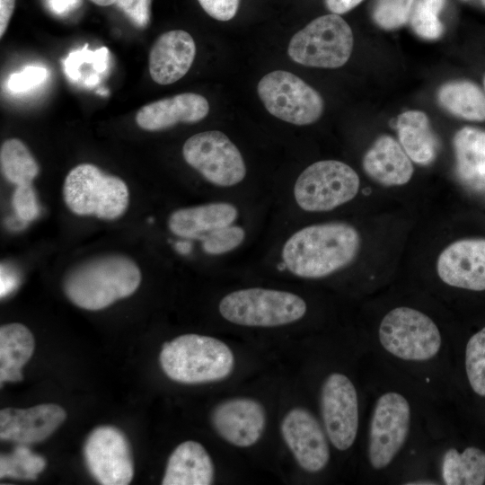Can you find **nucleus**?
I'll use <instances>...</instances> for the list:
<instances>
[{
	"instance_id": "c85d7f7f",
	"label": "nucleus",
	"mask_w": 485,
	"mask_h": 485,
	"mask_svg": "<svg viewBox=\"0 0 485 485\" xmlns=\"http://www.w3.org/2000/svg\"><path fill=\"white\" fill-rule=\"evenodd\" d=\"M46 460L26 446L18 444L8 454H1L0 477L20 480H35L45 469Z\"/></svg>"
},
{
	"instance_id": "423d86ee",
	"label": "nucleus",
	"mask_w": 485,
	"mask_h": 485,
	"mask_svg": "<svg viewBox=\"0 0 485 485\" xmlns=\"http://www.w3.org/2000/svg\"><path fill=\"white\" fill-rule=\"evenodd\" d=\"M353 33L339 14L317 17L291 39L287 53L295 62L312 67L337 68L349 59Z\"/></svg>"
},
{
	"instance_id": "9d476101",
	"label": "nucleus",
	"mask_w": 485,
	"mask_h": 485,
	"mask_svg": "<svg viewBox=\"0 0 485 485\" xmlns=\"http://www.w3.org/2000/svg\"><path fill=\"white\" fill-rule=\"evenodd\" d=\"M186 163L218 187L237 185L246 176V165L237 146L223 132L197 133L182 147Z\"/></svg>"
},
{
	"instance_id": "f3484780",
	"label": "nucleus",
	"mask_w": 485,
	"mask_h": 485,
	"mask_svg": "<svg viewBox=\"0 0 485 485\" xmlns=\"http://www.w3.org/2000/svg\"><path fill=\"white\" fill-rule=\"evenodd\" d=\"M66 418L65 410L54 403L28 409L5 408L0 411V437L26 445L40 443L50 436Z\"/></svg>"
},
{
	"instance_id": "2f4dec72",
	"label": "nucleus",
	"mask_w": 485,
	"mask_h": 485,
	"mask_svg": "<svg viewBox=\"0 0 485 485\" xmlns=\"http://www.w3.org/2000/svg\"><path fill=\"white\" fill-rule=\"evenodd\" d=\"M414 2L415 0H376L373 19L383 29L399 28L410 20Z\"/></svg>"
},
{
	"instance_id": "aec40b11",
	"label": "nucleus",
	"mask_w": 485,
	"mask_h": 485,
	"mask_svg": "<svg viewBox=\"0 0 485 485\" xmlns=\"http://www.w3.org/2000/svg\"><path fill=\"white\" fill-rule=\"evenodd\" d=\"M365 172L375 182L401 186L410 181L413 165L402 146L390 136L379 137L363 157Z\"/></svg>"
},
{
	"instance_id": "a19ab883",
	"label": "nucleus",
	"mask_w": 485,
	"mask_h": 485,
	"mask_svg": "<svg viewBox=\"0 0 485 485\" xmlns=\"http://www.w3.org/2000/svg\"><path fill=\"white\" fill-rule=\"evenodd\" d=\"M17 284L16 278L5 271L1 272V297L7 295Z\"/></svg>"
},
{
	"instance_id": "c9c22d12",
	"label": "nucleus",
	"mask_w": 485,
	"mask_h": 485,
	"mask_svg": "<svg viewBox=\"0 0 485 485\" xmlns=\"http://www.w3.org/2000/svg\"><path fill=\"white\" fill-rule=\"evenodd\" d=\"M203 10L212 18L226 22L233 19L241 0H198Z\"/></svg>"
},
{
	"instance_id": "c756f323",
	"label": "nucleus",
	"mask_w": 485,
	"mask_h": 485,
	"mask_svg": "<svg viewBox=\"0 0 485 485\" xmlns=\"http://www.w3.org/2000/svg\"><path fill=\"white\" fill-rule=\"evenodd\" d=\"M445 0H417L410 22L414 32L421 38L435 40L441 36L444 28L438 18Z\"/></svg>"
},
{
	"instance_id": "9b49d317",
	"label": "nucleus",
	"mask_w": 485,
	"mask_h": 485,
	"mask_svg": "<svg viewBox=\"0 0 485 485\" xmlns=\"http://www.w3.org/2000/svg\"><path fill=\"white\" fill-rule=\"evenodd\" d=\"M410 423V408L403 395L389 392L377 399L368 439V457L374 469L381 470L391 463L407 439Z\"/></svg>"
},
{
	"instance_id": "39448f33",
	"label": "nucleus",
	"mask_w": 485,
	"mask_h": 485,
	"mask_svg": "<svg viewBox=\"0 0 485 485\" xmlns=\"http://www.w3.org/2000/svg\"><path fill=\"white\" fill-rule=\"evenodd\" d=\"M218 309L224 319L237 325L276 327L300 320L307 307L304 300L294 293L250 287L225 295Z\"/></svg>"
},
{
	"instance_id": "6e6552de",
	"label": "nucleus",
	"mask_w": 485,
	"mask_h": 485,
	"mask_svg": "<svg viewBox=\"0 0 485 485\" xmlns=\"http://www.w3.org/2000/svg\"><path fill=\"white\" fill-rule=\"evenodd\" d=\"M378 335L387 352L404 360L430 359L441 347V335L433 320L406 306L396 307L385 314Z\"/></svg>"
},
{
	"instance_id": "b1692460",
	"label": "nucleus",
	"mask_w": 485,
	"mask_h": 485,
	"mask_svg": "<svg viewBox=\"0 0 485 485\" xmlns=\"http://www.w3.org/2000/svg\"><path fill=\"white\" fill-rule=\"evenodd\" d=\"M35 347L31 331L22 323L13 322L0 328V381L22 380V366L31 357Z\"/></svg>"
},
{
	"instance_id": "412c9836",
	"label": "nucleus",
	"mask_w": 485,
	"mask_h": 485,
	"mask_svg": "<svg viewBox=\"0 0 485 485\" xmlns=\"http://www.w3.org/2000/svg\"><path fill=\"white\" fill-rule=\"evenodd\" d=\"M237 217L234 204L211 202L173 211L168 218V228L177 236L200 240L215 229L233 225Z\"/></svg>"
},
{
	"instance_id": "2eb2a0df",
	"label": "nucleus",
	"mask_w": 485,
	"mask_h": 485,
	"mask_svg": "<svg viewBox=\"0 0 485 485\" xmlns=\"http://www.w3.org/2000/svg\"><path fill=\"white\" fill-rule=\"evenodd\" d=\"M436 271L451 287L485 290V239H462L449 244L438 256Z\"/></svg>"
},
{
	"instance_id": "4be33fe9",
	"label": "nucleus",
	"mask_w": 485,
	"mask_h": 485,
	"mask_svg": "<svg viewBox=\"0 0 485 485\" xmlns=\"http://www.w3.org/2000/svg\"><path fill=\"white\" fill-rule=\"evenodd\" d=\"M214 464L204 446L192 440L180 444L171 454L163 485H209L214 481Z\"/></svg>"
},
{
	"instance_id": "5701e85b",
	"label": "nucleus",
	"mask_w": 485,
	"mask_h": 485,
	"mask_svg": "<svg viewBox=\"0 0 485 485\" xmlns=\"http://www.w3.org/2000/svg\"><path fill=\"white\" fill-rule=\"evenodd\" d=\"M456 170L461 181L476 190L485 189V130L465 127L454 137Z\"/></svg>"
},
{
	"instance_id": "79ce46f5",
	"label": "nucleus",
	"mask_w": 485,
	"mask_h": 485,
	"mask_svg": "<svg viewBox=\"0 0 485 485\" xmlns=\"http://www.w3.org/2000/svg\"><path fill=\"white\" fill-rule=\"evenodd\" d=\"M93 4L100 5V6H109L117 2V0H90Z\"/></svg>"
},
{
	"instance_id": "4c0bfd02",
	"label": "nucleus",
	"mask_w": 485,
	"mask_h": 485,
	"mask_svg": "<svg viewBox=\"0 0 485 485\" xmlns=\"http://www.w3.org/2000/svg\"><path fill=\"white\" fill-rule=\"evenodd\" d=\"M46 6L53 13L65 15L76 9L81 0H44Z\"/></svg>"
},
{
	"instance_id": "7ed1b4c3",
	"label": "nucleus",
	"mask_w": 485,
	"mask_h": 485,
	"mask_svg": "<svg viewBox=\"0 0 485 485\" xmlns=\"http://www.w3.org/2000/svg\"><path fill=\"white\" fill-rule=\"evenodd\" d=\"M164 374L182 384H203L226 378L234 356L222 340L199 334H184L165 342L160 352Z\"/></svg>"
},
{
	"instance_id": "e433bc0d",
	"label": "nucleus",
	"mask_w": 485,
	"mask_h": 485,
	"mask_svg": "<svg viewBox=\"0 0 485 485\" xmlns=\"http://www.w3.org/2000/svg\"><path fill=\"white\" fill-rule=\"evenodd\" d=\"M116 3L137 23L147 22L150 0H117Z\"/></svg>"
},
{
	"instance_id": "4468645a",
	"label": "nucleus",
	"mask_w": 485,
	"mask_h": 485,
	"mask_svg": "<svg viewBox=\"0 0 485 485\" xmlns=\"http://www.w3.org/2000/svg\"><path fill=\"white\" fill-rule=\"evenodd\" d=\"M281 434L301 468L308 472L322 471L330 460L324 431L317 419L304 408H294L283 418Z\"/></svg>"
},
{
	"instance_id": "dca6fc26",
	"label": "nucleus",
	"mask_w": 485,
	"mask_h": 485,
	"mask_svg": "<svg viewBox=\"0 0 485 485\" xmlns=\"http://www.w3.org/2000/svg\"><path fill=\"white\" fill-rule=\"evenodd\" d=\"M212 425L225 441L248 447L261 437L266 426L263 406L250 398H233L217 404L212 411Z\"/></svg>"
},
{
	"instance_id": "37998d69",
	"label": "nucleus",
	"mask_w": 485,
	"mask_h": 485,
	"mask_svg": "<svg viewBox=\"0 0 485 485\" xmlns=\"http://www.w3.org/2000/svg\"><path fill=\"white\" fill-rule=\"evenodd\" d=\"M481 3L485 5V0H481Z\"/></svg>"
},
{
	"instance_id": "c03bdc74",
	"label": "nucleus",
	"mask_w": 485,
	"mask_h": 485,
	"mask_svg": "<svg viewBox=\"0 0 485 485\" xmlns=\"http://www.w3.org/2000/svg\"><path fill=\"white\" fill-rule=\"evenodd\" d=\"M483 84H484V88H485V76H484Z\"/></svg>"
},
{
	"instance_id": "1a4fd4ad",
	"label": "nucleus",
	"mask_w": 485,
	"mask_h": 485,
	"mask_svg": "<svg viewBox=\"0 0 485 485\" xmlns=\"http://www.w3.org/2000/svg\"><path fill=\"white\" fill-rule=\"evenodd\" d=\"M257 92L271 115L294 125L312 124L323 111L321 94L287 71L275 70L264 75L258 84Z\"/></svg>"
},
{
	"instance_id": "7c9ffc66",
	"label": "nucleus",
	"mask_w": 485,
	"mask_h": 485,
	"mask_svg": "<svg viewBox=\"0 0 485 485\" xmlns=\"http://www.w3.org/2000/svg\"><path fill=\"white\" fill-rule=\"evenodd\" d=\"M465 370L473 392L485 397V327L472 335L467 342Z\"/></svg>"
},
{
	"instance_id": "ddd939ff",
	"label": "nucleus",
	"mask_w": 485,
	"mask_h": 485,
	"mask_svg": "<svg viewBox=\"0 0 485 485\" xmlns=\"http://www.w3.org/2000/svg\"><path fill=\"white\" fill-rule=\"evenodd\" d=\"M321 412L325 431L340 451L355 442L358 428V401L356 388L348 376L332 373L321 392Z\"/></svg>"
},
{
	"instance_id": "20e7f679",
	"label": "nucleus",
	"mask_w": 485,
	"mask_h": 485,
	"mask_svg": "<svg viewBox=\"0 0 485 485\" xmlns=\"http://www.w3.org/2000/svg\"><path fill=\"white\" fill-rule=\"evenodd\" d=\"M63 198L75 215L113 220L127 210L129 191L119 177L107 174L94 164L81 163L67 173Z\"/></svg>"
},
{
	"instance_id": "0eeeda50",
	"label": "nucleus",
	"mask_w": 485,
	"mask_h": 485,
	"mask_svg": "<svg viewBox=\"0 0 485 485\" xmlns=\"http://www.w3.org/2000/svg\"><path fill=\"white\" fill-rule=\"evenodd\" d=\"M360 180L347 163L323 160L312 163L298 176L294 186L296 204L307 212L332 210L357 194Z\"/></svg>"
},
{
	"instance_id": "f257e3e1",
	"label": "nucleus",
	"mask_w": 485,
	"mask_h": 485,
	"mask_svg": "<svg viewBox=\"0 0 485 485\" xmlns=\"http://www.w3.org/2000/svg\"><path fill=\"white\" fill-rule=\"evenodd\" d=\"M361 245L358 231L344 222L305 226L285 242L281 257L285 267L304 278L327 277L350 264Z\"/></svg>"
},
{
	"instance_id": "ea45409f",
	"label": "nucleus",
	"mask_w": 485,
	"mask_h": 485,
	"mask_svg": "<svg viewBox=\"0 0 485 485\" xmlns=\"http://www.w3.org/2000/svg\"><path fill=\"white\" fill-rule=\"evenodd\" d=\"M15 0H0V37L2 38L8 27L13 13Z\"/></svg>"
},
{
	"instance_id": "72a5a7b5",
	"label": "nucleus",
	"mask_w": 485,
	"mask_h": 485,
	"mask_svg": "<svg viewBox=\"0 0 485 485\" xmlns=\"http://www.w3.org/2000/svg\"><path fill=\"white\" fill-rule=\"evenodd\" d=\"M12 206L22 221H31L38 216L40 206L31 183L16 185L12 196Z\"/></svg>"
},
{
	"instance_id": "bb28decb",
	"label": "nucleus",
	"mask_w": 485,
	"mask_h": 485,
	"mask_svg": "<svg viewBox=\"0 0 485 485\" xmlns=\"http://www.w3.org/2000/svg\"><path fill=\"white\" fill-rule=\"evenodd\" d=\"M437 99L443 108L458 118L485 120V93L474 83L449 82L440 87Z\"/></svg>"
},
{
	"instance_id": "cd10ccee",
	"label": "nucleus",
	"mask_w": 485,
	"mask_h": 485,
	"mask_svg": "<svg viewBox=\"0 0 485 485\" xmlns=\"http://www.w3.org/2000/svg\"><path fill=\"white\" fill-rule=\"evenodd\" d=\"M0 165L4 177L15 185L31 183L40 172L37 161L18 138H10L2 144Z\"/></svg>"
},
{
	"instance_id": "f8f14e48",
	"label": "nucleus",
	"mask_w": 485,
	"mask_h": 485,
	"mask_svg": "<svg viewBox=\"0 0 485 485\" xmlns=\"http://www.w3.org/2000/svg\"><path fill=\"white\" fill-rule=\"evenodd\" d=\"M84 458L91 475L102 485H127L134 463L127 436L113 426L95 428L84 445Z\"/></svg>"
},
{
	"instance_id": "473e14b6",
	"label": "nucleus",
	"mask_w": 485,
	"mask_h": 485,
	"mask_svg": "<svg viewBox=\"0 0 485 485\" xmlns=\"http://www.w3.org/2000/svg\"><path fill=\"white\" fill-rule=\"evenodd\" d=\"M245 238V231L239 225H227L211 231L203 236L201 246L210 255H221L236 249Z\"/></svg>"
},
{
	"instance_id": "a878e982",
	"label": "nucleus",
	"mask_w": 485,
	"mask_h": 485,
	"mask_svg": "<svg viewBox=\"0 0 485 485\" xmlns=\"http://www.w3.org/2000/svg\"><path fill=\"white\" fill-rule=\"evenodd\" d=\"M442 478L447 485H482L485 483V452L475 446L459 452L445 451L442 459Z\"/></svg>"
},
{
	"instance_id": "a211bd4d",
	"label": "nucleus",
	"mask_w": 485,
	"mask_h": 485,
	"mask_svg": "<svg viewBox=\"0 0 485 485\" xmlns=\"http://www.w3.org/2000/svg\"><path fill=\"white\" fill-rule=\"evenodd\" d=\"M196 44L187 31L173 30L161 34L148 56L152 79L158 84H171L182 78L192 66Z\"/></svg>"
},
{
	"instance_id": "6ab92c4d",
	"label": "nucleus",
	"mask_w": 485,
	"mask_h": 485,
	"mask_svg": "<svg viewBox=\"0 0 485 485\" xmlns=\"http://www.w3.org/2000/svg\"><path fill=\"white\" fill-rule=\"evenodd\" d=\"M209 112L207 100L198 93H183L146 104L136 114L137 126L147 131H160L178 123H196Z\"/></svg>"
},
{
	"instance_id": "f03ea898",
	"label": "nucleus",
	"mask_w": 485,
	"mask_h": 485,
	"mask_svg": "<svg viewBox=\"0 0 485 485\" xmlns=\"http://www.w3.org/2000/svg\"><path fill=\"white\" fill-rule=\"evenodd\" d=\"M140 282V269L131 259L110 254L71 269L64 278L63 290L76 306L96 311L131 295Z\"/></svg>"
},
{
	"instance_id": "f704fd0d",
	"label": "nucleus",
	"mask_w": 485,
	"mask_h": 485,
	"mask_svg": "<svg viewBox=\"0 0 485 485\" xmlns=\"http://www.w3.org/2000/svg\"><path fill=\"white\" fill-rule=\"evenodd\" d=\"M48 71L40 66H27L19 73L10 75L7 84L9 89L14 93L28 91L47 78Z\"/></svg>"
},
{
	"instance_id": "393cba45",
	"label": "nucleus",
	"mask_w": 485,
	"mask_h": 485,
	"mask_svg": "<svg viewBox=\"0 0 485 485\" xmlns=\"http://www.w3.org/2000/svg\"><path fill=\"white\" fill-rule=\"evenodd\" d=\"M396 128L400 144L418 164H429L436 154V140L428 116L419 110H408L399 115Z\"/></svg>"
},
{
	"instance_id": "58836bf2",
	"label": "nucleus",
	"mask_w": 485,
	"mask_h": 485,
	"mask_svg": "<svg viewBox=\"0 0 485 485\" xmlns=\"http://www.w3.org/2000/svg\"><path fill=\"white\" fill-rule=\"evenodd\" d=\"M363 0H324L326 7L335 14H342L352 10Z\"/></svg>"
}]
</instances>
